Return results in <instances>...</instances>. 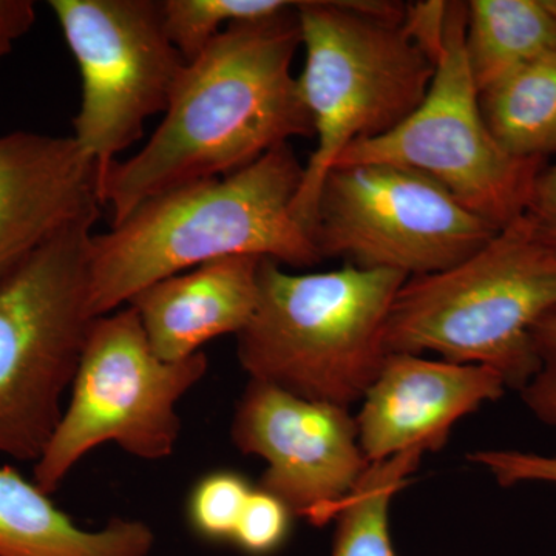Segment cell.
Returning <instances> with one entry per match:
<instances>
[{"label": "cell", "instance_id": "1", "mask_svg": "<svg viewBox=\"0 0 556 556\" xmlns=\"http://www.w3.org/2000/svg\"><path fill=\"white\" fill-rule=\"evenodd\" d=\"M298 11L230 25L186 64L159 129L102 181L112 226L153 197L228 177L291 139L314 137L292 73L302 47Z\"/></svg>", "mask_w": 556, "mask_h": 556}, {"label": "cell", "instance_id": "2", "mask_svg": "<svg viewBox=\"0 0 556 556\" xmlns=\"http://www.w3.org/2000/svg\"><path fill=\"white\" fill-rule=\"evenodd\" d=\"M303 166L291 146L228 177L153 197L90 240L89 313L108 316L142 289L219 258H269L291 268L324 262L295 218Z\"/></svg>", "mask_w": 556, "mask_h": 556}, {"label": "cell", "instance_id": "3", "mask_svg": "<svg viewBox=\"0 0 556 556\" xmlns=\"http://www.w3.org/2000/svg\"><path fill=\"white\" fill-rule=\"evenodd\" d=\"M556 306V248L521 215L441 273L407 278L386 328L388 354L482 365L521 391L540 369L533 328Z\"/></svg>", "mask_w": 556, "mask_h": 556}, {"label": "cell", "instance_id": "4", "mask_svg": "<svg viewBox=\"0 0 556 556\" xmlns=\"http://www.w3.org/2000/svg\"><path fill=\"white\" fill-rule=\"evenodd\" d=\"M402 3L305 0L299 24L305 64L298 76L316 149L303 166L295 218L309 230L318 193L342 153L408 118L433 80V58L405 25Z\"/></svg>", "mask_w": 556, "mask_h": 556}, {"label": "cell", "instance_id": "5", "mask_svg": "<svg viewBox=\"0 0 556 556\" xmlns=\"http://www.w3.org/2000/svg\"><path fill=\"white\" fill-rule=\"evenodd\" d=\"M405 280L348 263L292 274L263 258L257 308L237 336L241 368L295 396L350 408L390 356L387 321Z\"/></svg>", "mask_w": 556, "mask_h": 556}, {"label": "cell", "instance_id": "6", "mask_svg": "<svg viewBox=\"0 0 556 556\" xmlns=\"http://www.w3.org/2000/svg\"><path fill=\"white\" fill-rule=\"evenodd\" d=\"M93 223L54 237L0 283V453L36 460L49 444L89 336Z\"/></svg>", "mask_w": 556, "mask_h": 556}, {"label": "cell", "instance_id": "7", "mask_svg": "<svg viewBox=\"0 0 556 556\" xmlns=\"http://www.w3.org/2000/svg\"><path fill=\"white\" fill-rule=\"evenodd\" d=\"M207 368L203 351L185 361L161 358L134 306L94 318L72 396L35 463L33 481L51 495L84 456L108 442L144 460L174 455L181 433L178 402Z\"/></svg>", "mask_w": 556, "mask_h": 556}, {"label": "cell", "instance_id": "8", "mask_svg": "<svg viewBox=\"0 0 556 556\" xmlns=\"http://www.w3.org/2000/svg\"><path fill=\"white\" fill-rule=\"evenodd\" d=\"M466 21L467 3L448 2L437 70L419 108L382 137L351 146L336 166L380 163L420 172L501 229L526 214L547 163L508 155L486 127L464 46Z\"/></svg>", "mask_w": 556, "mask_h": 556}, {"label": "cell", "instance_id": "9", "mask_svg": "<svg viewBox=\"0 0 556 556\" xmlns=\"http://www.w3.org/2000/svg\"><path fill=\"white\" fill-rule=\"evenodd\" d=\"M496 230L427 175L364 163L329 170L311 236L324 260L415 278L452 268Z\"/></svg>", "mask_w": 556, "mask_h": 556}, {"label": "cell", "instance_id": "10", "mask_svg": "<svg viewBox=\"0 0 556 556\" xmlns=\"http://www.w3.org/2000/svg\"><path fill=\"white\" fill-rule=\"evenodd\" d=\"M50 9L78 62L73 139L97 166L101 193L116 156L166 112L188 62L167 36L159 0H51Z\"/></svg>", "mask_w": 556, "mask_h": 556}, {"label": "cell", "instance_id": "11", "mask_svg": "<svg viewBox=\"0 0 556 556\" xmlns=\"http://www.w3.org/2000/svg\"><path fill=\"white\" fill-rule=\"evenodd\" d=\"M243 455L262 457L260 489L292 514L325 526L368 467L350 409L249 379L230 426Z\"/></svg>", "mask_w": 556, "mask_h": 556}, {"label": "cell", "instance_id": "12", "mask_svg": "<svg viewBox=\"0 0 556 556\" xmlns=\"http://www.w3.org/2000/svg\"><path fill=\"white\" fill-rule=\"evenodd\" d=\"M506 391L503 376L482 365L390 354L362 399L358 444L368 463L413 450L437 453L460 419Z\"/></svg>", "mask_w": 556, "mask_h": 556}, {"label": "cell", "instance_id": "13", "mask_svg": "<svg viewBox=\"0 0 556 556\" xmlns=\"http://www.w3.org/2000/svg\"><path fill=\"white\" fill-rule=\"evenodd\" d=\"M98 169L73 137H0V283L54 237L101 217Z\"/></svg>", "mask_w": 556, "mask_h": 556}, {"label": "cell", "instance_id": "14", "mask_svg": "<svg viewBox=\"0 0 556 556\" xmlns=\"http://www.w3.org/2000/svg\"><path fill=\"white\" fill-rule=\"evenodd\" d=\"M262 260L219 258L142 289L129 305L153 351L185 361L219 336H239L257 308Z\"/></svg>", "mask_w": 556, "mask_h": 556}, {"label": "cell", "instance_id": "15", "mask_svg": "<svg viewBox=\"0 0 556 556\" xmlns=\"http://www.w3.org/2000/svg\"><path fill=\"white\" fill-rule=\"evenodd\" d=\"M153 544V530L138 519L84 529L35 481L0 468V556H149Z\"/></svg>", "mask_w": 556, "mask_h": 556}, {"label": "cell", "instance_id": "16", "mask_svg": "<svg viewBox=\"0 0 556 556\" xmlns=\"http://www.w3.org/2000/svg\"><path fill=\"white\" fill-rule=\"evenodd\" d=\"M464 46L481 93L556 49V0H471Z\"/></svg>", "mask_w": 556, "mask_h": 556}, {"label": "cell", "instance_id": "17", "mask_svg": "<svg viewBox=\"0 0 556 556\" xmlns=\"http://www.w3.org/2000/svg\"><path fill=\"white\" fill-rule=\"evenodd\" d=\"M482 116L508 155H556V49L479 93Z\"/></svg>", "mask_w": 556, "mask_h": 556}, {"label": "cell", "instance_id": "18", "mask_svg": "<svg viewBox=\"0 0 556 556\" xmlns=\"http://www.w3.org/2000/svg\"><path fill=\"white\" fill-rule=\"evenodd\" d=\"M422 456L413 450L368 464L336 515L331 556H397L390 533L391 501L408 485Z\"/></svg>", "mask_w": 556, "mask_h": 556}, {"label": "cell", "instance_id": "19", "mask_svg": "<svg viewBox=\"0 0 556 556\" xmlns=\"http://www.w3.org/2000/svg\"><path fill=\"white\" fill-rule=\"evenodd\" d=\"M298 5L288 0H161L167 36L186 62L230 25L273 20Z\"/></svg>", "mask_w": 556, "mask_h": 556}, {"label": "cell", "instance_id": "20", "mask_svg": "<svg viewBox=\"0 0 556 556\" xmlns=\"http://www.w3.org/2000/svg\"><path fill=\"white\" fill-rule=\"evenodd\" d=\"M252 490L251 482L237 471L215 470L204 475L190 490L186 504L190 529L211 543H232Z\"/></svg>", "mask_w": 556, "mask_h": 556}, {"label": "cell", "instance_id": "21", "mask_svg": "<svg viewBox=\"0 0 556 556\" xmlns=\"http://www.w3.org/2000/svg\"><path fill=\"white\" fill-rule=\"evenodd\" d=\"M292 515L291 508L283 501L254 486L237 525L232 543L249 555L274 554L288 540Z\"/></svg>", "mask_w": 556, "mask_h": 556}, {"label": "cell", "instance_id": "22", "mask_svg": "<svg viewBox=\"0 0 556 556\" xmlns=\"http://www.w3.org/2000/svg\"><path fill=\"white\" fill-rule=\"evenodd\" d=\"M540 369L519 393L541 422L556 427V306L533 328Z\"/></svg>", "mask_w": 556, "mask_h": 556}, {"label": "cell", "instance_id": "23", "mask_svg": "<svg viewBox=\"0 0 556 556\" xmlns=\"http://www.w3.org/2000/svg\"><path fill=\"white\" fill-rule=\"evenodd\" d=\"M467 459L484 467L501 486L527 482L556 485V456L517 450H479L468 453Z\"/></svg>", "mask_w": 556, "mask_h": 556}, {"label": "cell", "instance_id": "24", "mask_svg": "<svg viewBox=\"0 0 556 556\" xmlns=\"http://www.w3.org/2000/svg\"><path fill=\"white\" fill-rule=\"evenodd\" d=\"M526 215L556 248V164L544 167L538 175Z\"/></svg>", "mask_w": 556, "mask_h": 556}, {"label": "cell", "instance_id": "25", "mask_svg": "<svg viewBox=\"0 0 556 556\" xmlns=\"http://www.w3.org/2000/svg\"><path fill=\"white\" fill-rule=\"evenodd\" d=\"M35 22L36 3L31 0H0V61L9 56Z\"/></svg>", "mask_w": 556, "mask_h": 556}]
</instances>
